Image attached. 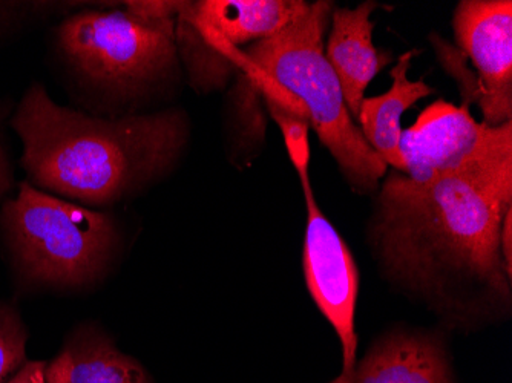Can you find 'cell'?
Segmentation results:
<instances>
[{"mask_svg": "<svg viewBox=\"0 0 512 383\" xmlns=\"http://www.w3.org/2000/svg\"><path fill=\"white\" fill-rule=\"evenodd\" d=\"M512 166L417 183L391 171L376 190L370 241L385 276L456 327L503 318L511 276L500 230Z\"/></svg>", "mask_w": 512, "mask_h": 383, "instance_id": "obj_1", "label": "cell"}, {"mask_svg": "<svg viewBox=\"0 0 512 383\" xmlns=\"http://www.w3.org/2000/svg\"><path fill=\"white\" fill-rule=\"evenodd\" d=\"M11 128L20 164L39 190L83 206H109L171 174L189 141L181 109L94 117L57 105L40 83L27 89Z\"/></svg>", "mask_w": 512, "mask_h": 383, "instance_id": "obj_2", "label": "cell"}, {"mask_svg": "<svg viewBox=\"0 0 512 383\" xmlns=\"http://www.w3.org/2000/svg\"><path fill=\"white\" fill-rule=\"evenodd\" d=\"M332 11V2L318 0L286 30L246 46L238 73L250 80L261 99L307 118L356 194H376L388 166L353 120L325 57L324 33Z\"/></svg>", "mask_w": 512, "mask_h": 383, "instance_id": "obj_3", "label": "cell"}, {"mask_svg": "<svg viewBox=\"0 0 512 383\" xmlns=\"http://www.w3.org/2000/svg\"><path fill=\"white\" fill-rule=\"evenodd\" d=\"M0 227L17 275L34 287L77 289L96 282L119 241L106 213L46 194L28 181L2 204Z\"/></svg>", "mask_w": 512, "mask_h": 383, "instance_id": "obj_4", "label": "cell"}, {"mask_svg": "<svg viewBox=\"0 0 512 383\" xmlns=\"http://www.w3.org/2000/svg\"><path fill=\"white\" fill-rule=\"evenodd\" d=\"M111 8L65 17L57 46L83 85L111 102L134 105L177 74L175 19L145 20Z\"/></svg>", "mask_w": 512, "mask_h": 383, "instance_id": "obj_5", "label": "cell"}, {"mask_svg": "<svg viewBox=\"0 0 512 383\" xmlns=\"http://www.w3.org/2000/svg\"><path fill=\"white\" fill-rule=\"evenodd\" d=\"M302 0L183 2L175 17V46L198 92H212L237 76L241 51L290 27L309 11Z\"/></svg>", "mask_w": 512, "mask_h": 383, "instance_id": "obj_6", "label": "cell"}, {"mask_svg": "<svg viewBox=\"0 0 512 383\" xmlns=\"http://www.w3.org/2000/svg\"><path fill=\"white\" fill-rule=\"evenodd\" d=\"M399 152V172L417 183L493 171L512 164V122L488 126L470 106L436 100L402 131Z\"/></svg>", "mask_w": 512, "mask_h": 383, "instance_id": "obj_7", "label": "cell"}, {"mask_svg": "<svg viewBox=\"0 0 512 383\" xmlns=\"http://www.w3.org/2000/svg\"><path fill=\"white\" fill-rule=\"evenodd\" d=\"M301 186L307 210L302 253L304 278L316 307L338 334L342 347V373L339 377H348L358 362V264L344 238L316 203L310 177L301 180Z\"/></svg>", "mask_w": 512, "mask_h": 383, "instance_id": "obj_8", "label": "cell"}, {"mask_svg": "<svg viewBox=\"0 0 512 383\" xmlns=\"http://www.w3.org/2000/svg\"><path fill=\"white\" fill-rule=\"evenodd\" d=\"M454 36L476 76L463 105L476 102L488 126L512 122V2L462 0L454 10Z\"/></svg>", "mask_w": 512, "mask_h": 383, "instance_id": "obj_9", "label": "cell"}, {"mask_svg": "<svg viewBox=\"0 0 512 383\" xmlns=\"http://www.w3.org/2000/svg\"><path fill=\"white\" fill-rule=\"evenodd\" d=\"M376 8L378 4L373 0L356 8H335L330 16L332 31L324 46L325 57L341 83L345 103L356 125L365 89L391 62L387 53L373 45L375 22L370 17Z\"/></svg>", "mask_w": 512, "mask_h": 383, "instance_id": "obj_10", "label": "cell"}, {"mask_svg": "<svg viewBox=\"0 0 512 383\" xmlns=\"http://www.w3.org/2000/svg\"><path fill=\"white\" fill-rule=\"evenodd\" d=\"M330 383H451L439 336L394 331L373 344L348 377Z\"/></svg>", "mask_w": 512, "mask_h": 383, "instance_id": "obj_11", "label": "cell"}, {"mask_svg": "<svg viewBox=\"0 0 512 383\" xmlns=\"http://www.w3.org/2000/svg\"><path fill=\"white\" fill-rule=\"evenodd\" d=\"M46 383H152L145 368L120 353L94 325L80 327L46 364Z\"/></svg>", "mask_w": 512, "mask_h": 383, "instance_id": "obj_12", "label": "cell"}, {"mask_svg": "<svg viewBox=\"0 0 512 383\" xmlns=\"http://www.w3.org/2000/svg\"><path fill=\"white\" fill-rule=\"evenodd\" d=\"M414 54V51L402 54L390 71L393 79L391 88L385 94L364 99L359 109L358 126L368 145L388 167L398 172L402 166L399 152V141L404 131L402 115L434 92L433 86L424 80L411 82L408 77Z\"/></svg>", "mask_w": 512, "mask_h": 383, "instance_id": "obj_13", "label": "cell"}, {"mask_svg": "<svg viewBox=\"0 0 512 383\" xmlns=\"http://www.w3.org/2000/svg\"><path fill=\"white\" fill-rule=\"evenodd\" d=\"M117 5L122 2H0V39L48 17H68L86 8Z\"/></svg>", "mask_w": 512, "mask_h": 383, "instance_id": "obj_14", "label": "cell"}, {"mask_svg": "<svg viewBox=\"0 0 512 383\" xmlns=\"http://www.w3.org/2000/svg\"><path fill=\"white\" fill-rule=\"evenodd\" d=\"M28 331L19 311L0 302V383H8L27 361Z\"/></svg>", "mask_w": 512, "mask_h": 383, "instance_id": "obj_15", "label": "cell"}, {"mask_svg": "<svg viewBox=\"0 0 512 383\" xmlns=\"http://www.w3.org/2000/svg\"><path fill=\"white\" fill-rule=\"evenodd\" d=\"M263 103L273 122L283 132L284 143L299 180H306L309 178L310 166V125L307 118L283 108L278 103L267 100H263Z\"/></svg>", "mask_w": 512, "mask_h": 383, "instance_id": "obj_16", "label": "cell"}, {"mask_svg": "<svg viewBox=\"0 0 512 383\" xmlns=\"http://www.w3.org/2000/svg\"><path fill=\"white\" fill-rule=\"evenodd\" d=\"M183 2H166V0H135V2H123V8L128 13L145 20L175 19Z\"/></svg>", "mask_w": 512, "mask_h": 383, "instance_id": "obj_17", "label": "cell"}, {"mask_svg": "<svg viewBox=\"0 0 512 383\" xmlns=\"http://www.w3.org/2000/svg\"><path fill=\"white\" fill-rule=\"evenodd\" d=\"M10 114V106L0 102V203L13 187V167L8 157L7 143H5L4 123Z\"/></svg>", "mask_w": 512, "mask_h": 383, "instance_id": "obj_18", "label": "cell"}, {"mask_svg": "<svg viewBox=\"0 0 512 383\" xmlns=\"http://www.w3.org/2000/svg\"><path fill=\"white\" fill-rule=\"evenodd\" d=\"M500 253L505 262L506 272L512 278V209L506 212L500 230Z\"/></svg>", "mask_w": 512, "mask_h": 383, "instance_id": "obj_19", "label": "cell"}, {"mask_svg": "<svg viewBox=\"0 0 512 383\" xmlns=\"http://www.w3.org/2000/svg\"><path fill=\"white\" fill-rule=\"evenodd\" d=\"M46 362H28L8 383H46Z\"/></svg>", "mask_w": 512, "mask_h": 383, "instance_id": "obj_20", "label": "cell"}]
</instances>
